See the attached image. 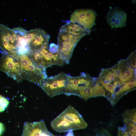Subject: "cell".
Returning a JSON list of instances; mask_svg holds the SVG:
<instances>
[{"mask_svg": "<svg viewBox=\"0 0 136 136\" xmlns=\"http://www.w3.org/2000/svg\"><path fill=\"white\" fill-rule=\"evenodd\" d=\"M52 128L59 132L85 129L88 124L82 116L73 107L69 105L51 122Z\"/></svg>", "mask_w": 136, "mask_h": 136, "instance_id": "1", "label": "cell"}, {"mask_svg": "<svg viewBox=\"0 0 136 136\" xmlns=\"http://www.w3.org/2000/svg\"><path fill=\"white\" fill-rule=\"evenodd\" d=\"M18 59L23 80H28L39 86L47 78L45 69L36 66L30 54L18 56Z\"/></svg>", "mask_w": 136, "mask_h": 136, "instance_id": "2", "label": "cell"}, {"mask_svg": "<svg viewBox=\"0 0 136 136\" xmlns=\"http://www.w3.org/2000/svg\"><path fill=\"white\" fill-rule=\"evenodd\" d=\"M84 36H77L60 31L58 38V53L65 64H68L77 44Z\"/></svg>", "mask_w": 136, "mask_h": 136, "instance_id": "3", "label": "cell"}, {"mask_svg": "<svg viewBox=\"0 0 136 136\" xmlns=\"http://www.w3.org/2000/svg\"><path fill=\"white\" fill-rule=\"evenodd\" d=\"M68 82V75L61 72L45 79L39 86L49 96L53 97L65 93Z\"/></svg>", "mask_w": 136, "mask_h": 136, "instance_id": "4", "label": "cell"}, {"mask_svg": "<svg viewBox=\"0 0 136 136\" xmlns=\"http://www.w3.org/2000/svg\"><path fill=\"white\" fill-rule=\"evenodd\" d=\"M18 39L15 32L0 24V48L3 54L17 56Z\"/></svg>", "mask_w": 136, "mask_h": 136, "instance_id": "5", "label": "cell"}, {"mask_svg": "<svg viewBox=\"0 0 136 136\" xmlns=\"http://www.w3.org/2000/svg\"><path fill=\"white\" fill-rule=\"evenodd\" d=\"M97 78H92L84 73L76 77L68 75L67 84L64 94L67 96H78L81 90L86 87L94 84Z\"/></svg>", "mask_w": 136, "mask_h": 136, "instance_id": "6", "label": "cell"}, {"mask_svg": "<svg viewBox=\"0 0 136 136\" xmlns=\"http://www.w3.org/2000/svg\"><path fill=\"white\" fill-rule=\"evenodd\" d=\"M18 56L3 54L0 58V71L19 82L23 79Z\"/></svg>", "mask_w": 136, "mask_h": 136, "instance_id": "7", "label": "cell"}, {"mask_svg": "<svg viewBox=\"0 0 136 136\" xmlns=\"http://www.w3.org/2000/svg\"><path fill=\"white\" fill-rule=\"evenodd\" d=\"M96 15L95 12L92 9H78L72 14L70 21L90 32L94 24Z\"/></svg>", "mask_w": 136, "mask_h": 136, "instance_id": "8", "label": "cell"}, {"mask_svg": "<svg viewBox=\"0 0 136 136\" xmlns=\"http://www.w3.org/2000/svg\"><path fill=\"white\" fill-rule=\"evenodd\" d=\"M105 17L107 23L112 28H121L126 25L127 14L119 7H115L110 9Z\"/></svg>", "mask_w": 136, "mask_h": 136, "instance_id": "9", "label": "cell"}, {"mask_svg": "<svg viewBox=\"0 0 136 136\" xmlns=\"http://www.w3.org/2000/svg\"><path fill=\"white\" fill-rule=\"evenodd\" d=\"M48 42L45 44L39 51L42 59V67L46 69L51 65H55L61 66L65 64L58 52L52 53L50 51L48 47Z\"/></svg>", "mask_w": 136, "mask_h": 136, "instance_id": "10", "label": "cell"}, {"mask_svg": "<svg viewBox=\"0 0 136 136\" xmlns=\"http://www.w3.org/2000/svg\"><path fill=\"white\" fill-rule=\"evenodd\" d=\"M44 121L33 122H25L22 136H51Z\"/></svg>", "mask_w": 136, "mask_h": 136, "instance_id": "11", "label": "cell"}, {"mask_svg": "<svg viewBox=\"0 0 136 136\" xmlns=\"http://www.w3.org/2000/svg\"><path fill=\"white\" fill-rule=\"evenodd\" d=\"M50 38L49 35L45 31L40 29L36 36L29 44L30 53L35 51H40L45 44L49 42Z\"/></svg>", "mask_w": 136, "mask_h": 136, "instance_id": "12", "label": "cell"}, {"mask_svg": "<svg viewBox=\"0 0 136 136\" xmlns=\"http://www.w3.org/2000/svg\"><path fill=\"white\" fill-rule=\"evenodd\" d=\"M60 31H65L77 36H84L90 32L78 25L70 21L68 22L62 26L60 28Z\"/></svg>", "mask_w": 136, "mask_h": 136, "instance_id": "13", "label": "cell"}, {"mask_svg": "<svg viewBox=\"0 0 136 136\" xmlns=\"http://www.w3.org/2000/svg\"><path fill=\"white\" fill-rule=\"evenodd\" d=\"M30 55L35 64L38 67L43 68L42 59L39 51H34L31 53Z\"/></svg>", "mask_w": 136, "mask_h": 136, "instance_id": "14", "label": "cell"}, {"mask_svg": "<svg viewBox=\"0 0 136 136\" xmlns=\"http://www.w3.org/2000/svg\"><path fill=\"white\" fill-rule=\"evenodd\" d=\"M39 29V28H36L27 31L26 35L24 37L29 44L36 36Z\"/></svg>", "mask_w": 136, "mask_h": 136, "instance_id": "15", "label": "cell"}, {"mask_svg": "<svg viewBox=\"0 0 136 136\" xmlns=\"http://www.w3.org/2000/svg\"><path fill=\"white\" fill-rule=\"evenodd\" d=\"M128 63L131 66L136 67V52L135 51L131 52L126 59Z\"/></svg>", "mask_w": 136, "mask_h": 136, "instance_id": "16", "label": "cell"}, {"mask_svg": "<svg viewBox=\"0 0 136 136\" xmlns=\"http://www.w3.org/2000/svg\"><path fill=\"white\" fill-rule=\"evenodd\" d=\"M9 103L8 100L0 94V112L4 111L8 107Z\"/></svg>", "mask_w": 136, "mask_h": 136, "instance_id": "17", "label": "cell"}, {"mask_svg": "<svg viewBox=\"0 0 136 136\" xmlns=\"http://www.w3.org/2000/svg\"><path fill=\"white\" fill-rule=\"evenodd\" d=\"M17 36H24L26 35L27 31L22 28L16 27L12 29Z\"/></svg>", "mask_w": 136, "mask_h": 136, "instance_id": "18", "label": "cell"}, {"mask_svg": "<svg viewBox=\"0 0 136 136\" xmlns=\"http://www.w3.org/2000/svg\"><path fill=\"white\" fill-rule=\"evenodd\" d=\"M94 136H111V135L107 130L103 129L96 131V134Z\"/></svg>", "mask_w": 136, "mask_h": 136, "instance_id": "19", "label": "cell"}, {"mask_svg": "<svg viewBox=\"0 0 136 136\" xmlns=\"http://www.w3.org/2000/svg\"><path fill=\"white\" fill-rule=\"evenodd\" d=\"M5 127L3 123L0 122V136L3 133L4 131Z\"/></svg>", "mask_w": 136, "mask_h": 136, "instance_id": "20", "label": "cell"}, {"mask_svg": "<svg viewBox=\"0 0 136 136\" xmlns=\"http://www.w3.org/2000/svg\"><path fill=\"white\" fill-rule=\"evenodd\" d=\"M118 136H133V135L129 132H125L121 133Z\"/></svg>", "mask_w": 136, "mask_h": 136, "instance_id": "21", "label": "cell"}, {"mask_svg": "<svg viewBox=\"0 0 136 136\" xmlns=\"http://www.w3.org/2000/svg\"></svg>", "mask_w": 136, "mask_h": 136, "instance_id": "22", "label": "cell"}]
</instances>
